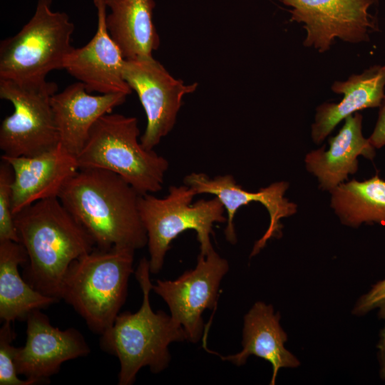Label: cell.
Wrapping results in <instances>:
<instances>
[{"instance_id": "d4e9b609", "label": "cell", "mask_w": 385, "mask_h": 385, "mask_svg": "<svg viewBox=\"0 0 385 385\" xmlns=\"http://www.w3.org/2000/svg\"><path fill=\"white\" fill-rule=\"evenodd\" d=\"M379 309V318L385 319V279L377 282L356 302L352 314L363 316L369 312Z\"/></svg>"}, {"instance_id": "4fadbf2b", "label": "cell", "mask_w": 385, "mask_h": 385, "mask_svg": "<svg viewBox=\"0 0 385 385\" xmlns=\"http://www.w3.org/2000/svg\"><path fill=\"white\" fill-rule=\"evenodd\" d=\"M26 321V342L16 349L15 364L19 375L36 384L49 381L65 361L91 352L78 329L71 327L61 330L53 327L41 309L31 312Z\"/></svg>"}, {"instance_id": "5b68a950", "label": "cell", "mask_w": 385, "mask_h": 385, "mask_svg": "<svg viewBox=\"0 0 385 385\" xmlns=\"http://www.w3.org/2000/svg\"><path fill=\"white\" fill-rule=\"evenodd\" d=\"M135 117L108 113L93 126L76 160L79 168H95L113 172L139 194L160 191L169 168L168 160L138 140Z\"/></svg>"}, {"instance_id": "e0dca14e", "label": "cell", "mask_w": 385, "mask_h": 385, "mask_svg": "<svg viewBox=\"0 0 385 385\" xmlns=\"http://www.w3.org/2000/svg\"><path fill=\"white\" fill-rule=\"evenodd\" d=\"M329 148L307 153V170L317 177L319 188L331 192L358 170V157L373 160L375 148L362 134V115L359 113L344 119L339 133L329 139Z\"/></svg>"}, {"instance_id": "52a82bcc", "label": "cell", "mask_w": 385, "mask_h": 385, "mask_svg": "<svg viewBox=\"0 0 385 385\" xmlns=\"http://www.w3.org/2000/svg\"><path fill=\"white\" fill-rule=\"evenodd\" d=\"M195 195V190L185 184L171 185L162 198L152 193L140 195L138 207L148 237L150 273L156 274L162 270L172 241L188 230L195 231L200 254L205 255L213 247V225L227 222L225 210L217 197L192 203Z\"/></svg>"}, {"instance_id": "5bb4252c", "label": "cell", "mask_w": 385, "mask_h": 385, "mask_svg": "<svg viewBox=\"0 0 385 385\" xmlns=\"http://www.w3.org/2000/svg\"><path fill=\"white\" fill-rule=\"evenodd\" d=\"M93 4L97 9L96 32L85 46L71 51L63 68L82 83L88 93L128 95L132 89L123 76L125 59L106 24L108 7L105 0H93Z\"/></svg>"}, {"instance_id": "277c9868", "label": "cell", "mask_w": 385, "mask_h": 385, "mask_svg": "<svg viewBox=\"0 0 385 385\" xmlns=\"http://www.w3.org/2000/svg\"><path fill=\"white\" fill-rule=\"evenodd\" d=\"M135 251L127 247H96L70 265L61 299L78 312L91 332L102 334L119 314L134 272Z\"/></svg>"}, {"instance_id": "ba28073f", "label": "cell", "mask_w": 385, "mask_h": 385, "mask_svg": "<svg viewBox=\"0 0 385 385\" xmlns=\"http://www.w3.org/2000/svg\"><path fill=\"white\" fill-rule=\"evenodd\" d=\"M54 82L19 84L0 80V98L11 103L12 113L0 126L3 155L34 156L59 144L51 98L57 91Z\"/></svg>"}, {"instance_id": "7a4b0ae2", "label": "cell", "mask_w": 385, "mask_h": 385, "mask_svg": "<svg viewBox=\"0 0 385 385\" xmlns=\"http://www.w3.org/2000/svg\"><path fill=\"white\" fill-rule=\"evenodd\" d=\"M14 219L28 257L23 277L36 290L61 300L70 265L96 248L93 238L58 197L37 201Z\"/></svg>"}, {"instance_id": "8fae6325", "label": "cell", "mask_w": 385, "mask_h": 385, "mask_svg": "<svg viewBox=\"0 0 385 385\" xmlns=\"http://www.w3.org/2000/svg\"><path fill=\"white\" fill-rule=\"evenodd\" d=\"M291 8V21L304 24L305 46L319 52L329 49L334 38L349 43L369 39L374 29L368 10L375 0H281Z\"/></svg>"}, {"instance_id": "3957f363", "label": "cell", "mask_w": 385, "mask_h": 385, "mask_svg": "<svg viewBox=\"0 0 385 385\" xmlns=\"http://www.w3.org/2000/svg\"><path fill=\"white\" fill-rule=\"evenodd\" d=\"M150 274L149 260L143 257L135 272L143 294L141 306L134 313H119L101 334V349L119 360V385L133 384L143 367L148 366L155 374L164 371L171 360L169 345L187 340L184 329L170 315L151 308Z\"/></svg>"}, {"instance_id": "cb8c5ba5", "label": "cell", "mask_w": 385, "mask_h": 385, "mask_svg": "<svg viewBox=\"0 0 385 385\" xmlns=\"http://www.w3.org/2000/svg\"><path fill=\"white\" fill-rule=\"evenodd\" d=\"M10 322H4L0 329V385H34L32 380L20 379L15 364L16 349L11 344L16 337Z\"/></svg>"}, {"instance_id": "44dd1931", "label": "cell", "mask_w": 385, "mask_h": 385, "mask_svg": "<svg viewBox=\"0 0 385 385\" xmlns=\"http://www.w3.org/2000/svg\"><path fill=\"white\" fill-rule=\"evenodd\" d=\"M27 260L20 242L0 241V319L3 322L26 320L31 312L59 302L36 290L21 276L19 267Z\"/></svg>"}, {"instance_id": "7c38bea8", "label": "cell", "mask_w": 385, "mask_h": 385, "mask_svg": "<svg viewBox=\"0 0 385 385\" xmlns=\"http://www.w3.org/2000/svg\"><path fill=\"white\" fill-rule=\"evenodd\" d=\"M185 185L193 188L197 195L211 194L222 202L227 212V224L224 230L225 239L232 245L237 241L234 217L238 209L252 202L263 205L270 215L267 230L254 245L250 257L258 254L272 238L282 236L283 225L281 220L297 212V205L284 197L289 184L284 181L275 182L257 192H249L237 184L232 175H217L213 178L202 173H192L184 178Z\"/></svg>"}, {"instance_id": "603a6c76", "label": "cell", "mask_w": 385, "mask_h": 385, "mask_svg": "<svg viewBox=\"0 0 385 385\" xmlns=\"http://www.w3.org/2000/svg\"><path fill=\"white\" fill-rule=\"evenodd\" d=\"M14 172L9 163H0V241L19 242L12 212Z\"/></svg>"}, {"instance_id": "9c48e42d", "label": "cell", "mask_w": 385, "mask_h": 385, "mask_svg": "<svg viewBox=\"0 0 385 385\" xmlns=\"http://www.w3.org/2000/svg\"><path fill=\"white\" fill-rule=\"evenodd\" d=\"M229 270L227 260L212 247L199 254L196 266L174 280L158 279L152 290L169 307L170 317L183 327L187 341L197 343L204 331L202 314L217 304L220 282Z\"/></svg>"}, {"instance_id": "30bf717a", "label": "cell", "mask_w": 385, "mask_h": 385, "mask_svg": "<svg viewBox=\"0 0 385 385\" xmlns=\"http://www.w3.org/2000/svg\"><path fill=\"white\" fill-rule=\"evenodd\" d=\"M123 76L137 93L146 114L140 141L145 148L153 150L174 127L184 95L192 93L197 84L185 85L174 78L153 57L125 60Z\"/></svg>"}, {"instance_id": "484cf974", "label": "cell", "mask_w": 385, "mask_h": 385, "mask_svg": "<svg viewBox=\"0 0 385 385\" xmlns=\"http://www.w3.org/2000/svg\"><path fill=\"white\" fill-rule=\"evenodd\" d=\"M369 140L375 148H381L385 145V97L380 106L375 128Z\"/></svg>"}, {"instance_id": "6da1fadb", "label": "cell", "mask_w": 385, "mask_h": 385, "mask_svg": "<svg viewBox=\"0 0 385 385\" xmlns=\"http://www.w3.org/2000/svg\"><path fill=\"white\" fill-rule=\"evenodd\" d=\"M139 194L118 175L95 168H79L58 199L93 238L96 247L134 250L148 244Z\"/></svg>"}, {"instance_id": "d6986e66", "label": "cell", "mask_w": 385, "mask_h": 385, "mask_svg": "<svg viewBox=\"0 0 385 385\" xmlns=\"http://www.w3.org/2000/svg\"><path fill=\"white\" fill-rule=\"evenodd\" d=\"M385 65L374 66L346 81H336L332 90L342 94L339 103H324L317 108L312 125L313 141L321 143L334 128L354 113L369 108L380 107L384 97Z\"/></svg>"}, {"instance_id": "ffe728a7", "label": "cell", "mask_w": 385, "mask_h": 385, "mask_svg": "<svg viewBox=\"0 0 385 385\" xmlns=\"http://www.w3.org/2000/svg\"><path fill=\"white\" fill-rule=\"evenodd\" d=\"M108 31L125 60L153 57L159 36L153 22L154 0H105Z\"/></svg>"}, {"instance_id": "7402d4cb", "label": "cell", "mask_w": 385, "mask_h": 385, "mask_svg": "<svg viewBox=\"0 0 385 385\" xmlns=\"http://www.w3.org/2000/svg\"><path fill=\"white\" fill-rule=\"evenodd\" d=\"M331 207L342 224L385 225V180L375 175L363 181L342 183L331 192Z\"/></svg>"}, {"instance_id": "ac0fdd59", "label": "cell", "mask_w": 385, "mask_h": 385, "mask_svg": "<svg viewBox=\"0 0 385 385\" xmlns=\"http://www.w3.org/2000/svg\"><path fill=\"white\" fill-rule=\"evenodd\" d=\"M279 322L280 314L274 312L272 304L255 302L244 316L242 350L235 354L221 356V359L238 366L244 365L252 355L263 359L272 365L270 384L274 385L280 369L296 368L300 364L284 346L287 335Z\"/></svg>"}, {"instance_id": "9a60e30c", "label": "cell", "mask_w": 385, "mask_h": 385, "mask_svg": "<svg viewBox=\"0 0 385 385\" xmlns=\"http://www.w3.org/2000/svg\"><path fill=\"white\" fill-rule=\"evenodd\" d=\"M1 158L14 172V215L37 201L58 197L65 184L79 170L76 157L60 144L34 156L2 155Z\"/></svg>"}, {"instance_id": "2e32d148", "label": "cell", "mask_w": 385, "mask_h": 385, "mask_svg": "<svg viewBox=\"0 0 385 385\" xmlns=\"http://www.w3.org/2000/svg\"><path fill=\"white\" fill-rule=\"evenodd\" d=\"M126 96L122 93L91 95L79 81L53 94L51 104L59 144L77 157L96 121L123 104Z\"/></svg>"}, {"instance_id": "8992f818", "label": "cell", "mask_w": 385, "mask_h": 385, "mask_svg": "<svg viewBox=\"0 0 385 385\" xmlns=\"http://www.w3.org/2000/svg\"><path fill=\"white\" fill-rule=\"evenodd\" d=\"M52 0H37L31 19L14 36L0 43V80L19 84L46 81L47 74L63 69L74 48V24L67 14L53 11Z\"/></svg>"}, {"instance_id": "4316f807", "label": "cell", "mask_w": 385, "mask_h": 385, "mask_svg": "<svg viewBox=\"0 0 385 385\" xmlns=\"http://www.w3.org/2000/svg\"><path fill=\"white\" fill-rule=\"evenodd\" d=\"M379 350V376L385 381V325L379 333V339L376 345Z\"/></svg>"}]
</instances>
